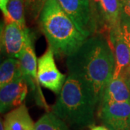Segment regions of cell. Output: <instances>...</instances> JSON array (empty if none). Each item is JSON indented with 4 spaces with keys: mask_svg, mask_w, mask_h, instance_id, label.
Masks as SVG:
<instances>
[{
    "mask_svg": "<svg viewBox=\"0 0 130 130\" xmlns=\"http://www.w3.org/2000/svg\"><path fill=\"white\" fill-rule=\"evenodd\" d=\"M67 67L70 75L82 79L91 88L99 104L115 70L114 53L109 40L101 34L88 37L67 56Z\"/></svg>",
    "mask_w": 130,
    "mask_h": 130,
    "instance_id": "cell-1",
    "label": "cell"
},
{
    "mask_svg": "<svg viewBox=\"0 0 130 130\" xmlns=\"http://www.w3.org/2000/svg\"><path fill=\"white\" fill-rule=\"evenodd\" d=\"M97 104L94 93L88 85L69 74L51 111L68 125L77 128L93 127Z\"/></svg>",
    "mask_w": 130,
    "mask_h": 130,
    "instance_id": "cell-2",
    "label": "cell"
},
{
    "mask_svg": "<svg viewBox=\"0 0 130 130\" xmlns=\"http://www.w3.org/2000/svg\"><path fill=\"white\" fill-rule=\"evenodd\" d=\"M39 23L49 47L59 57L68 56L88 38L56 0H46L39 16Z\"/></svg>",
    "mask_w": 130,
    "mask_h": 130,
    "instance_id": "cell-3",
    "label": "cell"
},
{
    "mask_svg": "<svg viewBox=\"0 0 130 130\" xmlns=\"http://www.w3.org/2000/svg\"><path fill=\"white\" fill-rule=\"evenodd\" d=\"M56 1L85 36L88 38L97 33L90 0Z\"/></svg>",
    "mask_w": 130,
    "mask_h": 130,
    "instance_id": "cell-4",
    "label": "cell"
},
{
    "mask_svg": "<svg viewBox=\"0 0 130 130\" xmlns=\"http://www.w3.org/2000/svg\"><path fill=\"white\" fill-rule=\"evenodd\" d=\"M31 43L32 35L27 28H21L14 22L2 27L1 49L7 56L19 59L25 47Z\"/></svg>",
    "mask_w": 130,
    "mask_h": 130,
    "instance_id": "cell-5",
    "label": "cell"
},
{
    "mask_svg": "<svg viewBox=\"0 0 130 130\" xmlns=\"http://www.w3.org/2000/svg\"><path fill=\"white\" fill-rule=\"evenodd\" d=\"M38 75L42 86L56 94L60 93L67 79L66 74L58 70L54 60V53L49 46L38 59Z\"/></svg>",
    "mask_w": 130,
    "mask_h": 130,
    "instance_id": "cell-6",
    "label": "cell"
},
{
    "mask_svg": "<svg viewBox=\"0 0 130 130\" xmlns=\"http://www.w3.org/2000/svg\"><path fill=\"white\" fill-rule=\"evenodd\" d=\"M19 60L21 64L24 79L26 80L30 90L34 94L38 105L48 110L49 107L46 102L40 86L41 85L38 75V59L32 43L25 47L19 57Z\"/></svg>",
    "mask_w": 130,
    "mask_h": 130,
    "instance_id": "cell-7",
    "label": "cell"
},
{
    "mask_svg": "<svg viewBox=\"0 0 130 130\" xmlns=\"http://www.w3.org/2000/svg\"><path fill=\"white\" fill-rule=\"evenodd\" d=\"M98 116L109 130H130V102L99 106Z\"/></svg>",
    "mask_w": 130,
    "mask_h": 130,
    "instance_id": "cell-8",
    "label": "cell"
},
{
    "mask_svg": "<svg viewBox=\"0 0 130 130\" xmlns=\"http://www.w3.org/2000/svg\"><path fill=\"white\" fill-rule=\"evenodd\" d=\"M28 83L24 77L2 87L0 90V112L4 113L23 104L28 93Z\"/></svg>",
    "mask_w": 130,
    "mask_h": 130,
    "instance_id": "cell-9",
    "label": "cell"
},
{
    "mask_svg": "<svg viewBox=\"0 0 130 130\" xmlns=\"http://www.w3.org/2000/svg\"><path fill=\"white\" fill-rule=\"evenodd\" d=\"M108 33V40L115 57V70L112 79H116L123 76L126 70L130 65L129 46L122 37L119 26L111 29Z\"/></svg>",
    "mask_w": 130,
    "mask_h": 130,
    "instance_id": "cell-10",
    "label": "cell"
},
{
    "mask_svg": "<svg viewBox=\"0 0 130 130\" xmlns=\"http://www.w3.org/2000/svg\"><path fill=\"white\" fill-rule=\"evenodd\" d=\"M121 102H130V87L124 77L112 79L108 83L99 106Z\"/></svg>",
    "mask_w": 130,
    "mask_h": 130,
    "instance_id": "cell-11",
    "label": "cell"
},
{
    "mask_svg": "<svg viewBox=\"0 0 130 130\" xmlns=\"http://www.w3.org/2000/svg\"><path fill=\"white\" fill-rule=\"evenodd\" d=\"M5 130H34L35 123L25 103L11 110L3 121Z\"/></svg>",
    "mask_w": 130,
    "mask_h": 130,
    "instance_id": "cell-12",
    "label": "cell"
},
{
    "mask_svg": "<svg viewBox=\"0 0 130 130\" xmlns=\"http://www.w3.org/2000/svg\"><path fill=\"white\" fill-rule=\"evenodd\" d=\"M102 18L103 31L118 28L121 21L119 0H102Z\"/></svg>",
    "mask_w": 130,
    "mask_h": 130,
    "instance_id": "cell-13",
    "label": "cell"
},
{
    "mask_svg": "<svg viewBox=\"0 0 130 130\" xmlns=\"http://www.w3.org/2000/svg\"><path fill=\"white\" fill-rule=\"evenodd\" d=\"M21 77H23V75L19 59L8 57L2 62L0 66V88Z\"/></svg>",
    "mask_w": 130,
    "mask_h": 130,
    "instance_id": "cell-14",
    "label": "cell"
},
{
    "mask_svg": "<svg viewBox=\"0 0 130 130\" xmlns=\"http://www.w3.org/2000/svg\"><path fill=\"white\" fill-rule=\"evenodd\" d=\"M34 130H70V128L66 122L53 112L48 111L35 123Z\"/></svg>",
    "mask_w": 130,
    "mask_h": 130,
    "instance_id": "cell-15",
    "label": "cell"
},
{
    "mask_svg": "<svg viewBox=\"0 0 130 130\" xmlns=\"http://www.w3.org/2000/svg\"><path fill=\"white\" fill-rule=\"evenodd\" d=\"M25 0H9L7 6L9 18L21 28H27L25 25Z\"/></svg>",
    "mask_w": 130,
    "mask_h": 130,
    "instance_id": "cell-16",
    "label": "cell"
},
{
    "mask_svg": "<svg viewBox=\"0 0 130 130\" xmlns=\"http://www.w3.org/2000/svg\"><path fill=\"white\" fill-rule=\"evenodd\" d=\"M93 18L97 33L103 31L102 18V0H90ZM96 33V34H97Z\"/></svg>",
    "mask_w": 130,
    "mask_h": 130,
    "instance_id": "cell-17",
    "label": "cell"
},
{
    "mask_svg": "<svg viewBox=\"0 0 130 130\" xmlns=\"http://www.w3.org/2000/svg\"><path fill=\"white\" fill-rule=\"evenodd\" d=\"M46 0H25V8L34 20L39 18Z\"/></svg>",
    "mask_w": 130,
    "mask_h": 130,
    "instance_id": "cell-18",
    "label": "cell"
},
{
    "mask_svg": "<svg viewBox=\"0 0 130 130\" xmlns=\"http://www.w3.org/2000/svg\"><path fill=\"white\" fill-rule=\"evenodd\" d=\"M119 29L124 40L130 46V18H121Z\"/></svg>",
    "mask_w": 130,
    "mask_h": 130,
    "instance_id": "cell-19",
    "label": "cell"
},
{
    "mask_svg": "<svg viewBox=\"0 0 130 130\" xmlns=\"http://www.w3.org/2000/svg\"><path fill=\"white\" fill-rule=\"evenodd\" d=\"M121 7V18H130V0H119Z\"/></svg>",
    "mask_w": 130,
    "mask_h": 130,
    "instance_id": "cell-20",
    "label": "cell"
},
{
    "mask_svg": "<svg viewBox=\"0 0 130 130\" xmlns=\"http://www.w3.org/2000/svg\"><path fill=\"white\" fill-rule=\"evenodd\" d=\"M91 130H109L105 126H94L91 127Z\"/></svg>",
    "mask_w": 130,
    "mask_h": 130,
    "instance_id": "cell-21",
    "label": "cell"
},
{
    "mask_svg": "<svg viewBox=\"0 0 130 130\" xmlns=\"http://www.w3.org/2000/svg\"><path fill=\"white\" fill-rule=\"evenodd\" d=\"M122 77H124L126 79V81H127V83L129 84V85L130 87V72L129 73H126L124 74Z\"/></svg>",
    "mask_w": 130,
    "mask_h": 130,
    "instance_id": "cell-22",
    "label": "cell"
},
{
    "mask_svg": "<svg viewBox=\"0 0 130 130\" xmlns=\"http://www.w3.org/2000/svg\"><path fill=\"white\" fill-rule=\"evenodd\" d=\"M0 130H5L4 124H3V121L2 120H1V121H0Z\"/></svg>",
    "mask_w": 130,
    "mask_h": 130,
    "instance_id": "cell-23",
    "label": "cell"
},
{
    "mask_svg": "<svg viewBox=\"0 0 130 130\" xmlns=\"http://www.w3.org/2000/svg\"><path fill=\"white\" fill-rule=\"evenodd\" d=\"M129 72H130V65L129 66V67H127V69L126 70L125 72H124V74H126V73H129ZM124 74H123V75H124Z\"/></svg>",
    "mask_w": 130,
    "mask_h": 130,
    "instance_id": "cell-24",
    "label": "cell"
},
{
    "mask_svg": "<svg viewBox=\"0 0 130 130\" xmlns=\"http://www.w3.org/2000/svg\"><path fill=\"white\" fill-rule=\"evenodd\" d=\"M129 51H130V46H129Z\"/></svg>",
    "mask_w": 130,
    "mask_h": 130,
    "instance_id": "cell-25",
    "label": "cell"
}]
</instances>
